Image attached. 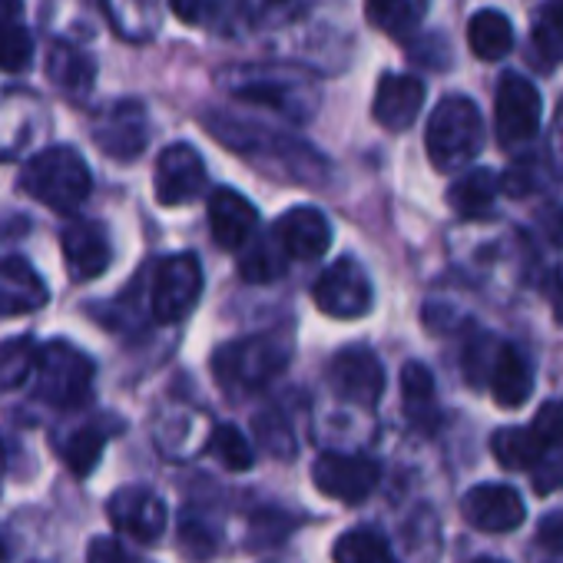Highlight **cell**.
I'll return each instance as SVG.
<instances>
[{
    "instance_id": "obj_1",
    "label": "cell",
    "mask_w": 563,
    "mask_h": 563,
    "mask_svg": "<svg viewBox=\"0 0 563 563\" xmlns=\"http://www.w3.org/2000/svg\"><path fill=\"white\" fill-rule=\"evenodd\" d=\"M21 189L41 206L67 216L87 202L93 189V176L87 159L74 146H47L24 163Z\"/></svg>"
},
{
    "instance_id": "obj_2",
    "label": "cell",
    "mask_w": 563,
    "mask_h": 563,
    "mask_svg": "<svg viewBox=\"0 0 563 563\" xmlns=\"http://www.w3.org/2000/svg\"><path fill=\"white\" fill-rule=\"evenodd\" d=\"M484 146V120L474 100L467 97H444L424 133V150L428 159L434 163L438 173H454L467 166Z\"/></svg>"
},
{
    "instance_id": "obj_3",
    "label": "cell",
    "mask_w": 563,
    "mask_h": 563,
    "mask_svg": "<svg viewBox=\"0 0 563 563\" xmlns=\"http://www.w3.org/2000/svg\"><path fill=\"white\" fill-rule=\"evenodd\" d=\"M289 365V345H282L268 335L229 342L212 355V375L222 385L225 395H252L265 388L275 375H282Z\"/></svg>"
},
{
    "instance_id": "obj_4",
    "label": "cell",
    "mask_w": 563,
    "mask_h": 563,
    "mask_svg": "<svg viewBox=\"0 0 563 563\" xmlns=\"http://www.w3.org/2000/svg\"><path fill=\"white\" fill-rule=\"evenodd\" d=\"M34 378H37V398L67 411L90 401L97 365L87 352H80L70 342H47L37 349Z\"/></svg>"
},
{
    "instance_id": "obj_5",
    "label": "cell",
    "mask_w": 563,
    "mask_h": 563,
    "mask_svg": "<svg viewBox=\"0 0 563 563\" xmlns=\"http://www.w3.org/2000/svg\"><path fill=\"white\" fill-rule=\"evenodd\" d=\"M202 296V265L192 252H179L159 262L156 275H153V296H150V309L153 319L163 325L183 322Z\"/></svg>"
},
{
    "instance_id": "obj_6",
    "label": "cell",
    "mask_w": 563,
    "mask_h": 563,
    "mask_svg": "<svg viewBox=\"0 0 563 563\" xmlns=\"http://www.w3.org/2000/svg\"><path fill=\"white\" fill-rule=\"evenodd\" d=\"M312 299L322 316L352 322V319H362L372 312L375 289H372L365 268L355 258H339L316 278Z\"/></svg>"
},
{
    "instance_id": "obj_7",
    "label": "cell",
    "mask_w": 563,
    "mask_h": 563,
    "mask_svg": "<svg viewBox=\"0 0 563 563\" xmlns=\"http://www.w3.org/2000/svg\"><path fill=\"white\" fill-rule=\"evenodd\" d=\"M494 126L507 150L527 146L540 126V93L520 74H504L494 97Z\"/></svg>"
},
{
    "instance_id": "obj_8",
    "label": "cell",
    "mask_w": 563,
    "mask_h": 563,
    "mask_svg": "<svg viewBox=\"0 0 563 563\" xmlns=\"http://www.w3.org/2000/svg\"><path fill=\"white\" fill-rule=\"evenodd\" d=\"M329 385L342 401L358 408H375L385 391V365L365 345L342 349L329 365Z\"/></svg>"
},
{
    "instance_id": "obj_9",
    "label": "cell",
    "mask_w": 563,
    "mask_h": 563,
    "mask_svg": "<svg viewBox=\"0 0 563 563\" xmlns=\"http://www.w3.org/2000/svg\"><path fill=\"white\" fill-rule=\"evenodd\" d=\"M93 143L103 156L130 163L146 150L150 120L140 100H117L93 120Z\"/></svg>"
},
{
    "instance_id": "obj_10",
    "label": "cell",
    "mask_w": 563,
    "mask_h": 563,
    "mask_svg": "<svg viewBox=\"0 0 563 563\" xmlns=\"http://www.w3.org/2000/svg\"><path fill=\"white\" fill-rule=\"evenodd\" d=\"M378 464L365 454H322L312 464V481L316 487L342 504H362L375 487H378Z\"/></svg>"
},
{
    "instance_id": "obj_11",
    "label": "cell",
    "mask_w": 563,
    "mask_h": 563,
    "mask_svg": "<svg viewBox=\"0 0 563 563\" xmlns=\"http://www.w3.org/2000/svg\"><path fill=\"white\" fill-rule=\"evenodd\" d=\"M206 163L189 143H173L159 153L153 186L159 206H186L206 189Z\"/></svg>"
},
{
    "instance_id": "obj_12",
    "label": "cell",
    "mask_w": 563,
    "mask_h": 563,
    "mask_svg": "<svg viewBox=\"0 0 563 563\" xmlns=\"http://www.w3.org/2000/svg\"><path fill=\"white\" fill-rule=\"evenodd\" d=\"M107 514L113 527L136 543H156L166 530V504L150 487H120L110 497Z\"/></svg>"
},
{
    "instance_id": "obj_13",
    "label": "cell",
    "mask_w": 563,
    "mask_h": 563,
    "mask_svg": "<svg viewBox=\"0 0 563 563\" xmlns=\"http://www.w3.org/2000/svg\"><path fill=\"white\" fill-rule=\"evenodd\" d=\"M461 514L474 530L507 533V530H517L527 520V504L507 484H477V487H471L464 494Z\"/></svg>"
},
{
    "instance_id": "obj_14",
    "label": "cell",
    "mask_w": 563,
    "mask_h": 563,
    "mask_svg": "<svg viewBox=\"0 0 563 563\" xmlns=\"http://www.w3.org/2000/svg\"><path fill=\"white\" fill-rule=\"evenodd\" d=\"M272 235L278 239L282 249H286L289 258L316 262L332 245V222L316 206H296V209L278 216V222L272 225Z\"/></svg>"
},
{
    "instance_id": "obj_15",
    "label": "cell",
    "mask_w": 563,
    "mask_h": 563,
    "mask_svg": "<svg viewBox=\"0 0 563 563\" xmlns=\"http://www.w3.org/2000/svg\"><path fill=\"white\" fill-rule=\"evenodd\" d=\"M60 249H64L67 272L77 282L100 278L110 268V262H113L110 235H107L103 222H93V219H74L60 232Z\"/></svg>"
},
{
    "instance_id": "obj_16",
    "label": "cell",
    "mask_w": 563,
    "mask_h": 563,
    "mask_svg": "<svg viewBox=\"0 0 563 563\" xmlns=\"http://www.w3.org/2000/svg\"><path fill=\"white\" fill-rule=\"evenodd\" d=\"M209 229L225 252H239L255 239L258 209L242 192L222 186L209 196Z\"/></svg>"
},
{
    "instance_id": "obj_17",
    "label": "cell",
    "mask_w": 563,
    "mask_h": 563,
    "mask_svg": "<svg viewBox=\"0 0 563 563\" xmlns=\"http://www.w3.org/2000/svg\"><path fill=\"white\" fill-rule=\"evenodd\" d=\"M47 299V282L27 258L11 255L0 262V316H31L44 309Z\"/></svg>"
},
{
    "instance_id": "obj_18",
    "label": "cell",
    "mask_w": 563,
    "mask_h": 563,
    "mask_svg": "<svg viewBox=\"0 0 563 563\" xmlns=\"http://www.w3.org/2000/svg\"><path fill=\"white\" fill-rule=\"evenodd\" d=\"M424 107V84L418 77H405V74H385L375 93V120L391 130L401 133L408 130L418 113Z\"/></svg>"
},
{
    "instance_id": "obj_19",
    "label": "cell",
    "mask_w": 563,
    "mask_h": 563,
    "mask_svg": "<svg viewBox=\"0 0 563 563\" xmlns=\"http://www.w3.org/2000/svg\"><path fill=\"white\" fill-rule=\"evenodd\" d=\"M487 388L500 408H523L533 391V372L514 345H500L487 375Z\"/></svg>"
},
{
    "instance_id": "obj_20",
    "label": "cell",
    "mask_w": 563,
    "mask_h": 563,
    "mask_svg": "<svg viewBox=\"0 0 563 563\" xmlns=\"http://www.w3.org/2000/svg\"><path fill=\"white\" fill-rule=\"evenodd\" d=\"M47 77L54 80V87L70 97V100H87L97 80V64L87 51L74 47V44H54L51 57H47Z\"/></svg>"
},
{
    "instance_id": "obj_21",
    "label": "cell",
    "mask_w": 563,
    "mask_h": 563,
    "mask_svg": "<svg viewBox=\"0 0 563 563\" xmlns=\"http://www.w3.org/2000/svg\"><path fill=\"white\" fill-rule=\"evenodd\" d=\"M41 123V107L27 93H4L0 97V159L18 156Z\"/></svg>"
},
{
    "instance_id": "obj_22",
    "label": "cell",
    "mask_w": 563,
    "mask_h": 563,
    "mask_svg": "<svg viewBox=\"0 0 563 563\" xmlns=\"http://www.w3.org/2000/svg\"><path fill=\"white\" fill-rule=\"evenodd\" d=\"M401 398H405V415L415 428L431 431L438 428V388H434V375L431 368H424L421 362H408L401 368Z\"/></svg>"
},
{
    "instance_id": "obj_23",
    "label": "cell",
    "mask_w": 563,
    "mask_h": 563,
    "mask_svg": "<svg viewBox=\"0 0 563 563\" xmlns=\"http://www.w3.org/2000/svg\"><path fill=\"white\" fill-rule=\"evenodd\" d=\"M553 448L527 424V428H500L490 438V454L507 471H533Z\"/></svg>"
},
{
    "instance_id": "obj_24",
    "label": "cell",
    "mask_w": 563,
    "mask_h": 563,
    "mask_svg": "<svg viewBox=\"0 0 563 563\" xmlns=\"http://www.w3.org/2000/svg\"><path fill=\"white\" fill-rule=\"evenodd\" d=\"M497 192H500V176L494 169H471L451 186L448 202L454 206L457 216L477 219V216H487L494 209Z\"/></svg>"
},
{
    "instance_id": "obj_25",
    "label": "cell",
    "mask_w": 563,
    "mask_h": 563,
    "mask_svg": "<svg viewBox=\"0 0 563 563\" xmlns=\"http://www.w3.org/2000/svg\"><path fill=\"white\" fill-rule=\"evenodd\" d=\"M467 47L481 60H500L514 47V27L500 11H477L467 24Z\"/></svg>"
},
{
    "instance_id": "obj_26",
    "label": "cell",
    "mask_w": 563,
    "mask_h": 563,
    "mask_svg": "<svg viewBox=\"0 0 563 563\" xmlns=\"http://www.w3.org/2000/svg\"><path fill=\"white\" fill-rule=\"evenodd\" d=\"M235 97L249 100V103H262L272 107L278 113H296L299 110V90L286 80H275V77H255V74H239L235 84H225Z\"/></svg>"
},
{
    "instance_id": "obj_27",
    "label": "cell",
    "mask_w": 563,
    "mask_h": 563,
    "mask_svg": "<svg viewBox=\"0 0 563 563\" xmlns=\"http://www.w3.org/2000/svg\"><path fill=\"white\" fill-rule=\"evenodd\" d=\"M332 560L335 563H398L388 537L372 527H355V530L342 533L335 540Z\"/></svg>"
},
{
    "instance_id": "obj_28",
    "label": "cell",
    "mask_w": 563,
    "mask_h": 563,
    "mask_svg": "<svg viewBox=\"0 0 563 563\" xmlns=\"http://www.w3.org/2000/svg\"><path fill=\"white\" fill-rule=\"evenodd\" d=\"M428 8L431 0H368V21L391 37H405L421 27Z\"/></svg>"
},
{
    "instance_id": "obj_29",
    "label": "cell",
    "mask_w": 563,
    "mask_h": 563,
    "mask_svg": "<svg viewBox=\"0 0 563 563\" xmlns=\"http://www.w3.org/2000/svg\"><path fill=\"white\" fill-rule=\"evenodd\" d=\"M107 428H100V424H84V428H77L70 438H67V444H64V461H67V467L77 474V477H90L93 474V467L100 464V457H103V448H107Z\"/></svg>"
},
{
    "instance_id": "obj_30",
    "label": "cell",
    "mask_w": 563,
    "mask_h": 563,
    "mask_svg": "<svg viewBox=\"0 0 563 563\" xmlns=\"http://www.w3.org/2000/svg\"><path fill=\"white\" fill-rule=\"evenodd\" d=\"M242 252L245 255H242L239 272H242L245 282H272V278H278L282 272H286V262H289L286 249L278 245L275 235H265L262 242H249Z\"/></svg>"
},
{
    "instance_id": "obj_31",
    "label": "cell",
    "mask_w": 563,
    "mask_h": 563,
    "mask_svg": "<svg viewBox=\"0 0 563 563\" xmlns=\"http://www.w3.org/2000/svg\"><path fill=\"white\" fill-rule=\"evenodd\" d=\"M37 365V345L34 339H8L0 342V395L21 388Z\"/></svg>"
},
{
    "instance_id": "obj_32",
    "label": "cell",
    "mask_w": 563,
    "mask_h": 563,
    "mask_svg": "<svg viewBox=\"0 0 563 563\" xmlns=\"http://www.w3.org/2000/svg\"><path fill=\"white\" fill-rule=\"evenodd\" d=\"M530 47L537 51V57H543V64L563 60V8L553 4V0H547L540 14L533 18Z\"/></svg>"
},
{
    "instance_id": "obj_33",
    "label": "cell",
    "mask_w": 563,
    "mask_h": 563,
    "mask_svg": "<svg viewBox=\"0 0 563 563\" xmlns=\"http://www.w3.org/2000/svg\"><path fill=\"white\" fill-rule=\"evenodd\" d=\"M34 64V37L18 21H0V70L24 74Z\"/></svg>"
},
{
    "instance_id": "obj_34",
    "label": "cell",
    "mask_w": 563,
    "mask_h": 563,
    "mask_svg": "<svg viewBox=\"0 0 563 563\" xmlns=\"http://www.w3.org/2000/svg\"><path fill=\"white\" fill-rule=\"evenodd\" d=\"M209 454H216L229 471H249L255 464V451L235 424H216L209 434Z\"/></svg>"
},
{
    "instance_id": "obj_35",
    "label": "cell",
    "mask_w": 563,
    "mask_h": 563,
    "mask_svg": "<svg viewBox=\"0 0 563 563\" xmlns=\"http://www.w3.org/2000/svg\"><path fill=\"white\" fill-rule=\"evenodd\" d=\"M169 11L189 27H212L225 18L229 0H169Z\"/></svg>"
},
{
    "instance_id": "obj_36",
    "label": "cell",
    "mask_w": 563,
    "mask_h": 563,
    "mask_svg": "<svg viewBox=\"0 0 563 563\" xmlns=\"http://www.w3.org/2000/svg\"><path fill=\"white\" fill-rule=\"evenodd\" d=\"M530 428H533L550 448H560V444H563V401H543L540 411L533 415Z\"/></svg>"
},
{
    "instance_id": "obj_37",
    "label": "cell",
    "mask_w": 563,
    "mask_h": 563,
    "mask_svg": "<svg viewBox=\"0 0 563 563\" xmlns=\"http://www.w3.org/2000/svg\"><path fill=\"white\" fill-rule=\"evenodd\" d=\"M87 563H150V560L133 553L130 547H123L113 537H97V540H90Z\"/></svg>"
},
{
    "instance_id": "obj_38",
    "label": "cell",
    "mask_w": 563,
    "mask_h": 563,
    "mask_svg": "<svg viewBox=\"0 0 563 563\" xmlns=\"http://www.w3.org/2000/svg\"><path fill=\"white\" fill-rule=\"evenodd\" d=\"M556 487H563V454H547L533 467V490L537 494H553Z\"/></svg>"
},
{
    "instance_id": "obj_39",
    "label": "cell",
    "mask_w": 563,
    "mask_h": 563,
    "mask_svg": "<svg viewBox=\"0 0 563 563\" xmlns=\"http://www.w3.org/2000/svg\"><path fill=\"white\" fill-rule=\"evenodd\" d=\"M537 543L547 553H563V510H553L537 527Z\"/></svg>"
},
{
    "instance_id": "obj_40",
    "label": "cell",
    "mask_w": 563,
    "mask_h": 563,
    "mask_svg": "<svg viewBox=\"0 0 563 563\" xmlns=\"http://www.w3.org/2000/svg\"><path fill=\"white\" fill-rule=\"evenodd\" d=\"M540 232L550 245L563 249V206H543L540 209Z\"/></svg>"
},
{
    "instance_id": "obj_41",
    "label": "cell",
    "mask_w": 563,
    "mask_h": 563,
    "mask_svg": "<svg viewBox=\"0 0 563 563\" xmlns=\"http://www.w3.org/2000/svg\"><path fill=\"white\" fill-rule=\"evenodd\" d=\"M547 299H550V309H553L556 325H563V265H556V268H553V275H550Z\"/></svg>"
},
{
    "instance_id": "obj_42",
    "label": "cell",
    "mask_w": 563,
    "mask_h": 563,
    "mask_svg": "<svg viewBox=\"0 0 563 563\" xmlns=\"http://www.w3.org/2000/svg\"><path fill=\"white\" fill-rule=\"evenodd\" d=\"M21 14V0H0V21H14Z\"/></svg>"
},
{
    "instance_id": "obj_43",
    "label": "cell",
    "mask_w": 563,
    "mask_h": 563,
    "mask_svg": "<svg viewBox=\"0 0 563 563\" xmlns=\"http://www.w3.org/2000/svg\"><path fill=\"white\" fill-rule=\"evenodd\" d=\"M471 563H504V560H494V556H477V560H471Z\"/></svg>"
},
{
    "instance_id": "obj_44",
    "label": "cell",
    "mask_w": 563,
    "mask_h": 563,
    "mask_svg": "<svg viewBox=\"0 0 563 563\" xmlns=\"http://www.w3.org/2000/svg\"><path fill=\"white\" fill-rule=\"evenodd\" d=\"M553 4H560V8H563V0H553Z\"/></svg>"
},
{
    "instance_id": "obj_45",
    "label": "cell",
    "mask_w": 563,
    "mask_h": 563,
    "mask_svg": "<svg viewBox=\"0 0 563 563\" xmlns=\"http://www.w3.org/2000/svg\"><path fill=\"white\" fill-rule=\"evenodd\" d=\"M0 560H4V550H0Z\"/></svg>"
}]
</instances>
